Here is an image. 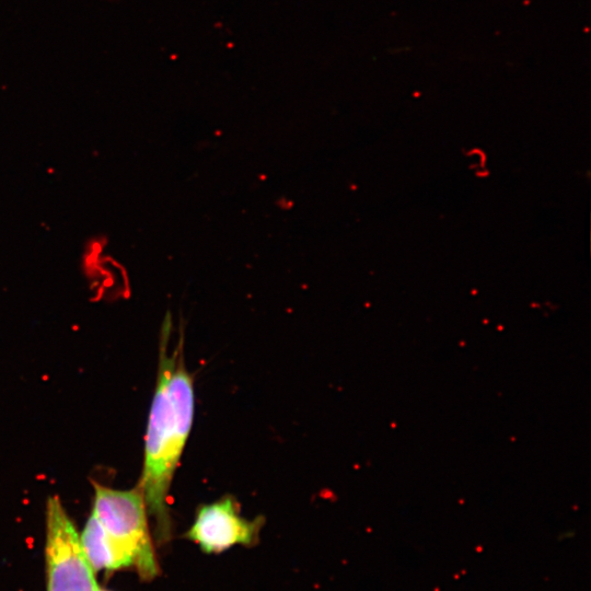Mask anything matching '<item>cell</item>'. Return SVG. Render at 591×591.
Masks as SVG:
<instances>
[{
    "instance_id": "6da1fadb",
    "label": "cell",
    "mask_w": 591,
    "mask_h": 591,
    "mask_svg": "<svg viewBox=\"0 0 591 591\" xmlns=\"http://www.w3.org/2000/svg\"><path fill=\"white\" fill-rule=\"evenodd\" d=\"M171 332L172 317L167 313L162 323L155 391L144 439L143 471L138 485L147 511L154 519L159 545L172 538L169 491L194 418V386L184 362L183 336L169 354Z\"/></svg>"
},
{
    "instance_id": "7a4b0ae2",
    "label": "cell",
    "mask_w": 591,
    "mask_h": 591,
    "mask_svg": "<svg viewBox=\"0 0 591 591\" xmlns=\"http://www.w3.org/2000/svg\"><path fill=\"white\" fill-rule=\"evenodd\" d=\"M147 507L139 488L119 490L94 484L92 513L106 533L127 552L142 580L160 571L149 531Z\"/></svg>"
},
{
    "instance_id": "3957f363",
    "label": "cell",
    "mask_w": 591,
    "mask_h": 591,
    "mask_svg": "<svg viewBox=\"0 0 591 591\" xmlns=\"http://www.w3.org/2000/svg\"><path fill=\"white\" fill-rule=\"evenodd\" d=\"M47 591H101L81 537L58 496L46 506Z\"/></svg>"
},
{
    "instance_id": "277c9868",
    "label": "cell",
    "mask_w": 591,
    "mask_h": 591,
    "mask_svg": "<svg viewBox=\"0 0 591 591\" xmlns=\"http://www.w3.org/2000/svg\"><path fill=\"white\" fill-rule=\"evenodd\" d=\"M262 526V518L242 517L236 501L224 497L198 508L185 537L206 554H219L235 545H255Z\"/></svg>"
},
{
    "instance_id": "5b68a950",
    "label": "cell",
    "mask_w": 591,
    "mask_h": 591,
    "mask_svg": "<svg viewBox=\"0 0 591 591\" xmlns=\"http://www.w3.org/2000/svg\"><path fill=\"white\" fill-rule=\"evenodd\" d=\"M80 537L94 571L103 570L111 573L134 567L131 556L115 543L93 513L90 514Z\"/></svg>"
},
{
    "instance_id": "8992f818",
    "label": "cell",
    "mask_w": 591,
    "mask_h": 591,
    "mask_svg": "<svg viewBox=\"0 0 591 591\" xmlns=\"http://www.w3.org/2000/svg\"><path fill=\"white\" fill-rule=\"evenodd\" d=\"M101 591H112V590H105V589H101Z\"/></svg>"
}]
</instances>
